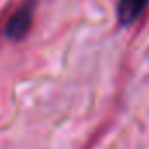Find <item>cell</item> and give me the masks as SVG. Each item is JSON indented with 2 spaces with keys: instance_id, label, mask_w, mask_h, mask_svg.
I'll use <instances>...</instances> for the list:
<instances>
[{
  "instance_id": "obj_2",
  "label": "cell",
  "mask_w": 149,
  "mask_h": 149,
  "mask_svg": "<svg viewBox=\"0 0 149 149\" xmlns=\"http://www.w3.org/2000/svg\"><path fill=\"white\" fill-rule=\"evenodd\" d=\"M147 2H149V0H119V2H118V9H116L118 21L123 26L133 25L139 19V16L144 13Z\"/></svg>"
},
{
  "instance_id": "obj_1",
  "label": "cell",
  "mask_w": 149,
  "mask_h": 149,
  "mask_svg": "<svg viewBox=\"0 0 149 149\" xmlns=\"http://www.w3.org/2000/svg\"><path fill=\"white\" fill-rule=\"evenodd\" d=\"M37 9V0H25V2L16 9V13L9 18L7 25H6V37L11 40H21L26 37L32 21H33V14Z\"/></svg>"
}]
</instances>
